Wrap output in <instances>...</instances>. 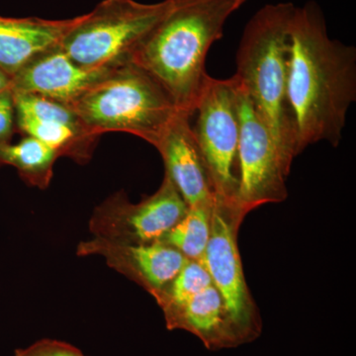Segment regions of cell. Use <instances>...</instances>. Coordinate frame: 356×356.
Wrapping results in <instances>:
<instances>
[{"instance_id":"6da1fadb","label":"cell","mask_w":356,"mask_h":356,"mask_svg":"<svg viewBox=\"0 0 356 356\" xmlns=\"http://www.w3.org/2000/svg\"><path fill=\"white\" fill-rule=\"evenodd\" d=\"M356 99V51L330 38L324 14L310 1L295 6L290 28L287 100L297 153L316 143L337 147Z\"/></svg>"},{"instance_id":"7a4b0ae2","label":"cell","mask_w":356,"mask_h":356,"mask_svg":"<svg viewBox=\"0 0 356 356\" xmlns=\"http://www.w3.org/2000/svg\"><path fill=\"white\" fill-rule=\"evenodd\" d=\"M245 1L170 0L165 16L134 53L131 62L163 86L178 111L192 117L208 76V51L222 38L229 16Z\"/></svg>"},{"instance_id":"3957f363","label":"cell","mask_w":356,"mask_h":356,"mask_svg":"<svg viewBox=\"0 0 356 356\" xmlns=\"http://www.w3.org/2000/svg\"><path fill=\"white\" fill-rule=\"evenodd\" d=\"M294 8L292 3L267 4L252 16L236 53L235 74L289 165L298 156L287 100Z\"/></svg>"},{"instance_id":"277c9868","label":"cell","mask_w":356,"mask_h":356,"mask_svg":"<svg viewBox=\"0 0 356 356\" xmlns=\"http://www.w3.org/2000/svg\"><path fill=\"white\" fill-rule=\"evenodd\" d=\"M70 106L96 137L132 134L154 147L178 112L163 86L132 62L110 70Z\"/></svg>"},{"instance_id":"5b68a950","label":"cell","mask_w":356,"mask_h":356,"mask_svg":"<svg viewBox=\"0 0 356 356\" xmlns=\"http://www.w3.org/2000/svg\"><path fill=\"white\" fill-rule=\"evenodd\" d=\"M170 0L146 4L135 0H102L65 36L60 48L88 69L128 64L149 32L165 16Z\"/></svg>"},{"instance_id":"8992f818","label":"cell","mask_w":356,"mask_h":356,"mask_svg":"<svg viewBox=\"0 0 356 356\" xmlns=\"http://www.w3.org/2000/svg\"><path fill=\"white\" fill-rule=\"evenodd\" d=\"M195 113H197V121L192 129L215 196L236 206L240 184L238 159L240 118L236 77L217 79L208 74L199 96Z\"/></svg>"},{"instance_id":"52a82bcc","label":"cell","mask_w":356,"mask_h":356,"mask_svg":"<svg viewBox=\"0 0 356 356\" xmlns=\"http://www.w3.org/2000/svg\"><path fill=\"white\" fill-rule=\"evenodd\" d=\"M245 219L234 204L215 196L209 242L201 261L224 302L227 315L241 344L261 334L259 310L248 290L238 247V234Z\"/></svg>"},{"instance_id":"ba28073f","label":"cell","mask_w":356,"mask_h":356,"mask_svg":"<svg viewBox=\"0 0 356 356\" xmlns=\"http://www.w3.org/2000/svg\"><path fill=\"white\" fill-rule=\"evenodd\" d=\"M238 192L236 206L243 217L250 211L287 198L291 165L276 146L261 115L238 79Z\"/></svg>"},{"instance_id":"9c48e42d","label":"cell","mask_w":356,"mask_h":356,"mask_svg":"<svg viewBox=\"0 0 356 356\" xmlns=\"http://www.w3.org/2000/svg\"><path fill=\"white\" fill-rule=\"evenodd\" d=\"M188 206L166 175L156 193L134 204L115 194L96 208L90 220L95 238L125 245L159 242L184 219Z\"/></svg>"},{"instance_id":"30bf717a","label":"cell","mask_w":356,"mask_h":356,"mask_svg":"<svg viewBox=\"0 0 356 356\" xmlns=\"http://www.w3.org/2000/svg\"><path fill=\"white\" fill-rule=\"evenodd\" d=\"M13 95L21 132L48 145L60 156L79 163L90 158L98 137L89 132L70 104L36 95Z\"/></svg>"},{"instance_id":"8fae6325","label":"cell","mask_w":356,"mask_h":356,"mask_svg":"<svg viewBox=\"0 0 356 356\" xmlns=\"http://www.w3.org/2000/svg\"><path fill=\"white\" fill-rule=\"evenodd\" d=\"M79 254L102 255L110 266L139 283L156 300L189 261L165 243L125 245L95 236L79 245Z\"/></svg>"},{"instance_id":"7c38bea8","label":"cell","mask_w":356,"mask_h":356,"mask_svg":"<svg viewBox=\"0 0 356 356\" xmlns=\"http://www.w3.org/2000/svg\"><path fill=\"white\" fill-rule=\"evenodd\" d=\"M191 118L178 111L154 147L165 163L166 177L172 180L188 208L210 207L214 204L215 193Z\"/></svg>"},{"instance_id":"4fadbf2b","label":"cell","mask_w":356,"mask_h":356,"mask_svg":"<svg viewBox=\"0 0 356 356\" xmlns=\"http://www.w3.org/2000/svg\"><path fill=\"white\" fill-rule=\"evenodd\" d=\"M110 70L81 67L58 46L17 72L11 79L10 88L14 93L44 96L72 105Z\"/></svg>"},{"instance_id":"5bb4252c","label":"cell","mask_w":356,"mask_h":356,"mask_svg":"<svg viewBox=\"0 0 356 356\" xmlns=\"http://www.w3.org/2000/svg\"><path fill=\"white\" fill-rule=\"evenodd\" d=\"M0 16V69L13 79L23 67L47 51L60 46L81 20Z\"/></svg>"},{"instance_id":"9a60e30c","label":"cell","mask_w":356,"mask_h":356,"mask_svg":"<svg viewBox=\"0 0 356 356\" xmlns=\"http://www.w3.org/2000/svg\"><path fill=\"white\" fill-rule=\"evenodd\" d=\"M170 330H185L195 334L210 350L241 346L214 286L206 288L193 298L165 316Z\"/></svg>"},{"instance_id":"2e32d148","label":"cell","mask_w":356,"mask_h":356,"mask_svg":"<svg viewBox=\"0 0 356 356\" xmlns=\"http://www.w3.org/2000/svg\"><path fill=\"white\" fill-rule=\"evenodd\" d=\"M58 158L55 149L30 136L0 147V165L13 166L26 182L42 189L50 184Z\"/></svg>"},{"instance_id":"e0dca14e","label":"cell","mask_w":356,"mask_h":356,"mask_svg":"<svg viewBox=\"0 0 356 356\" xmlns=\"http://www.w3.org/2000/svg\"><path fill=\"white\" fill-rule=\"evenodd\" d=\"M212 208H188L184 219L159 242L175 248L189 261H201L209 242Z\"/></svg>"},{"instance_id":"ac0fdd59","label":"cell","mask_w":356,"mask_h":356,"mask_svg":"<svg viewBox=\"0 0 356 356\" xmlns=\"http://www.w3.org/2000/svg\"><path fill=\"white\" fill-rule=\"evenodd\" d=\"M212 285L210 274L202 261H188L156 301L165 316Z\"/></svg>"},{"instance_id":"d6986e66","label":"cell","mask_w":356,"mask_h":356,"mask_svg":"<svg viewBox=\"0 0 356 356\" xmlns=\"http://www.w3.org/2000/svg\"><path fill=\"white\" fill-rule=\"evenodd\" d=\"M14 356H84L79 348L64 341L42 339L26 348H20Z\"/></svg>"},{"instance_id":"ffe728a7","label":"cell","mask_w":356,"mask_h":356,"mask_svg":"<svg viewBox=\"0 0 356 356\" xmlns=\"http://www.w3.org/2000/svg\"><path fill=\"white\" fill-rule=\"evenodd\" d=\"M15 127V102L9 88L0 92V147L10 144Z\"/></svg>"},{"instance_id":"44dd1931","label":"cell","mask_w":356,"mask_h":356,"mask_svg":"<svg viewBox=\"0 0 356 356\" xmlns=\"http://www.w3.org/2000/svg\"><path fill=\"white\" fill-rule=\"evenodd\" d=\"M11 79L10 76H7L6 72L0 69V92L6 90V89L10 88Z\"/></svg>"}]
</instances>
